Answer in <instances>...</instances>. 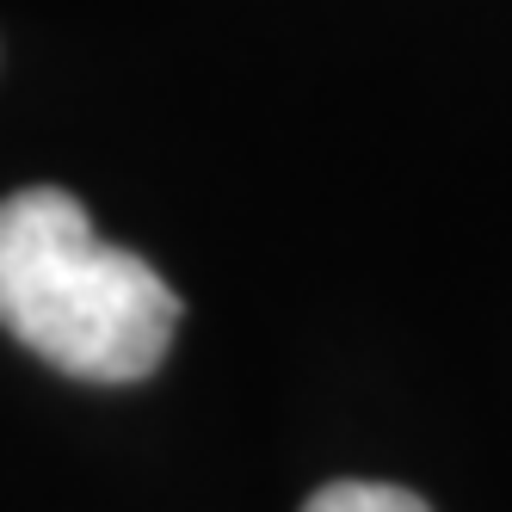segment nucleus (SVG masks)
Wrapping results in <instances>:
<instances>
[{
	"label": "nucleus",
	"instance_id": "obj_1",
	"mask_svg": "<svg viewBox=\"0 0 512 512\" xmlns=\"http://www.w3.org/2000/svg\"><path fill=\"white\" fill-rule=\"evenodd\" d=\"M0 327L81 383H142L167 358L179 297L130 247H112L75 192L0 198Z\"/></svg>",
	"mask_w": 512,
	"mask_h": 512
},
{
	"label": "nucleus",
	"instance_id": "obj_2",
	"mask_svg": "<svg viewBox=\"0 0 512 512\" xmlns=\"http://www.w3.org/2000/svg\"><path fill=\"white\" fill-rule=\"evenodd\" d=\"M303 512H432V506L389 482H327L321 494H309Z\"/></svg>",
	"mask_w": 512,
	"mask_h": 512
}]
</instances>
